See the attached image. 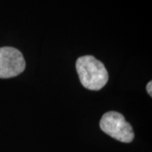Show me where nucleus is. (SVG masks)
I'll list each match as a JSON object with an SVG mask.
<instances>
[{
	"mask_svg": "<svg viewBox=\"0 0 152 152\" xmlns=\"http://www.w3.org/2000/svg\"><path fill=\"white\" fill-rule=\"evenodd\" d=\"M76 71L82 86L91 91L102 89L108 81L106 67L91 55H85L77 59Z\"/></svg>",
	"mask_w": 152,
	"mask_h": 152,
	"instance_id": "f257e3e1",
	"label": "nucleus"
},
{
	"mask_svg": "<svg viewBox=\"0 0 152 152\" xmlns=\"http://www.w3.org/2000/svg\"><path fill=\"white\" fill-rule=\"evenodd\" d=\"M100 128L107 134L123 143H130L134 138L131 124L125 120L123 114L118 112L112 111L103 114Z\"/></svg>",
	"mask_w": 152,
	"mask_h": 152,
	"instance_id": "f03ea898",
	"label": "nucleus"
},
{
	"mask_svg": "<svg viewBox=\"0 0 152 152\" xmlns=\"http://www.w3.org/2000/svg\"><path fill=\"white\" fill-rule=\"evenodd\" d=\"M26 69V60L18 49L0 48V78L9 79L20 75Z\"/></svg>",
	"mask_w": 152,
	"mask_h": 152,
	"instance_id": "7ed1b4c3",
	"label": "nucleus"
},
{
	"mask_svg": "<svg viewBox=\"0 0 152 152\" xmlns=\"http://www.w3.org/2000/svg\"><path fill=\"white\" fill-rule=\"evenodd\" d=\"M151 86H152V82L150 81L148 84H147L146 86V90H147V92H148V94L151 96L152 95V90H151Z\"/></svg>",
	"mask_w": 152,
	"mask_h": 152,
	"instance_id": "20e7f679",
	"label": "nucleus"
}]
</instances>
